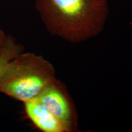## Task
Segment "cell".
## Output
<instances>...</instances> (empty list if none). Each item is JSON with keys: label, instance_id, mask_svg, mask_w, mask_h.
Returning a JSON list of instances; mask_svg holds the SVG:
<instances>
[{"label": "cell", "instance_id": "6da1fadb", "mask_svg": "<svg viewBox=\"0 0 132 132\" xmlns=\"http://www.w3.org/2000/svg\"><path fill=\"white\" fill-rule=\"evenodd\" d=\"M51 35L73 44L96 37L108 17V0H34Z\"/></svg>", "mask_w": 132, "mask_h": 132}, {"label": "cell", "instance_id": "7a4b0ae2", "mask_svg": "<svg viewBox=\"0 0 132 132\" xmlns=\"http://www.w3.org/2000/svg\"><path fill=\"white\" fill-rule=\"evenodd\" d=\"M56 79L54 66L48 60L23 52L0 73V92L24 103L35 99Z\"/></svg>", "mask_w": 132, "mask_h": 132}, {"label": "cell", "instance_id": "3957f363", "mask_svg": "<svg viewBox=\"0 0 132 132\" xmlns=\"http://www.w3.org/2000/svg\"><path fill=\"white\" fill-rule=\"evenodd\" d=\"M64 123L70 132L75 131L78 118L75 105L65 85L56 79L35 98Z\"/></svg>", "mask_w": 132, "mask_h": 132}, {"label": "cell", "instance_id": "277c9868", "mask_svg": "<svg viewBox=\"0 0 132 132\" xmlns=\"http://www.w3.org/2000/svg\"><path fill=\"white\" fill-rule=\"evenodd\" d=\"M24 110L31 121L44 132H70L66 125L56 118L37 100L24 102Z\"/></svg>", "mask_w": 132, "mask_h": 132}, {"label": "cell", "instance_id": "5b68a950", "mask_svg": "<svg viewBox=\"0 0 132 132\" xmlns=\"http://www.w3.org/2000/svg\"><path fill=\"white\" fill-rule=\"evenodd\" d=\"M23 52V46L12 36L7 35L6 44L0 52V73L12 59Z\"/></svg>", "mask_w": 132, "mask_h": 132}, {"label": "cell", "instance_id": "8992f818", "mask_svg": "<svg viewBox=\"0 0 132 132\" xmlns=\"http://www.w3.org/2000/svg\"><path fill=\"white\" fill-rule=\"evenodd\" d=\"M7 37V35L6 34V32L3 29L0 28V52H1V50L4 47L5 44H6Z\"/></svg>", "mask_w": 132, "mask_h": 132}]
</instances>
